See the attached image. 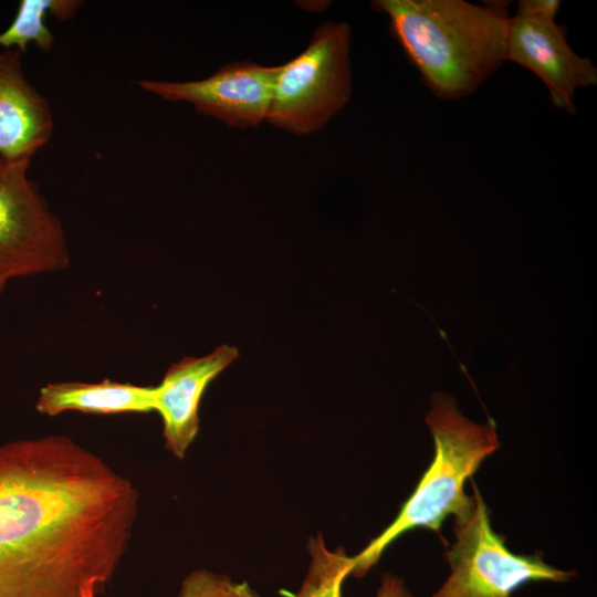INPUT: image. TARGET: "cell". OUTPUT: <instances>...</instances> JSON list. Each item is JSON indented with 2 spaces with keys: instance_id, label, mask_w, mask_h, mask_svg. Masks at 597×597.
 I'll list each match as a JSON object with an SVG mask.
<instances>
[{
  "instance_id": "obj_1",
  "label": "cell",
  "mask_w": 597,
  "mask_h": 597,
  "mask_svg": "<svg viewBox=\"0 0 597 597\" xmlns=\"http://www.w3.org/2000/svg\"><path fill=\"white\" fill-rule=\"evenodd\" d=\"M138 507L130 480L66 436L0 444V597H97Z\"/></svg>"
},
{
  "instance_id": "obj_2",
  "label": "cell",
  "mask_w": 597,
  "mask_h": 597,
  "mask_svg": "<svg viewBox=\"0 0 597 597\" xmlns=\"http://www.w3.org/2000/svg\"><path fill=\"white\" fill-rule=\"evenodd\" d=\"M371 7L425 84L442 100L476 91L505 61L507 4L464 0H377Z\"/></svg>"
},
{
  "instance_id": "obj_3",
  "label": "cell",
  "mask_w": 597,
  "mask_h": 597,
  "mask_svg": "<svg viewBox=\"0 0 597 597\" xmlns=\"http://www.w3.org/2000/svg\"><path fill=\"white\" fill-rule=\"evenodd\" d=\"M426 421L434 443L433 459L394 521L353 556L350 575L357 578L401 535L416 528L438 532L448 516L463 511L471 501L464 492L465 481L500 447L493 419L486 423L468 419L444 392L432 396Z\"/></svg>"
},
{
  "instance_id": "obj_4",
  "label": "cell",
  "mask_w": 597,
  "mask_h": 597,
  "mask_svg": "<svg viewBox=\"0 0 597 597\" xmlns=\"http://www.w3.org/2000/svg\"><path fill=\"white\" fill-rule=\"evenodd\" d=\"M349 48L346 22L318 25L307 46L279 65L266 122L295 135L323 128L352 95Z\"/></svg>"
},
{
  "instance_id": "obj_5",
  "label": "cell",
  "mask_w": 597,
  "mask_h": 597,
  "mask_svg": "<svg viewBox=\"0 0 597 597\" xmlns=\"http://www.w3.org/2000/svg\"><path fill=\"white\" fill-rule=\"evenodd\" d=\"M470 503L453 522L454 543L447 551L450 574L430 597H511L525 584L570 582L576 573L548 565L541 554L511 552L494 532L490 510L473 483Z\"/></svg>"
},
{
  "instance_id": "obj_6",
  "label": "cell",
  "mask_w": 597,
  "mask_h": 597,
  "mask_svg": "<svg viewBox=\"0 0 597 597\" xmlns=\"http://www.w3.org/2000/svg\"><path fill=\"white\" fill-rule=\"evenodd\" d=\"M31 161L0 155V279L9 282L65 270L66 232L29 176Z\"/></svg>"
},
{
  "instance_id": "obj_7",
  "label": "cell",
  "mask_w": 597,
  "mask_h": 597,
  "mask_svg": "<svg viewBox=\"0 0 597 597\" xmlns=\"http://www.w3.org/2000/svg\"><path fill=\"white\" fill-rule=\"evenodd\" d=\"M279 65L235 61L198 81H138L137 85L161 100L188 103L206 116L240 129L268 121Z\"/></svg>"
},
{
  "instance_id": "obj_8",
  "label": "cell",
  "mask_w": 597,
  "mask_h": 597,
  "mask_svg": "<svg viewBox=\"0 0 597 597\" xmlns=\"http://www.w3.org/2000/svg\"><path fill=\"white\" fill-rule=\"evenodd\" d=\"M504 60L516 63L542 80L553 104L575 113L578 88L597 84V69L578 55L556 20L515 13L509 18Z\"/></svg>"
},
{
  "instance_id": "obj_9",
  "label": "cell",
  "mask_w": 597,
  "mask_h": 597,
  "mask_svg": "<svg viewBox=\"0 0 597 597\" xmlns=\"http://www.w3.org/2000/svg\"><path fill=\"white\" fill-rule=\"evenodd\" d=\"M237 357L234 346L222 344L205 356L174 363L155 386L154 411L161 418L166 448L178 459H184L198 434L206 389Z\"/></svg>"
},
{
  "instance_id": "obj_10",
  "label": "cell",
  "mask_w": 597,
  "mask_h": 597,
  "mask_svg": "<svg viewBox=\"0 0 597 597\" xmlns=\"http://www.w3.org/2000/svg\"><path fill=\"white\" fill-rule=\"evenodd\" d=\"M54 129L48 100L28 80L23 53L0 51V155L11 160H32Z\"/></svg>"
},
{
  "instance_id": "obj_11",
  "label": "cell",
  "mask_w": 597,
  "mask_h": 597,
  "mask_svg": "<svg viewBox=\"0 0 597 597\" xmlns=\"http://www.w3.org/2000/svg\"><path fill=\"white\" fill-rule=\"evenodd\" d=\"M155 386L105 379L100 383L56 381L41 387L35 409L46 416L66 411L91 415L147 413L154 411Z\"/></svg>"
},
{
  "instance_id": "obj_12",
  "label": "cell",
  "mask_w": 597,
  "mask_h": 597,
  "mask_svg": "<svg viewBox=\"0 0 597 597\" xmlns=\"http://www.w3.org/2000/svg\"><path fill=\"white\" fill-rule=\"evenodd\" d=\"M82 3L78 0H21L13 20L0 32V48L23 54L30 45L51 51L54 35L46 20L50 17L61 21L72 19Z\"/></svg>"
},
{
  "instance_id": "obj_13",
  "label": "cell",
  "mask_w": 597,
  "mask_h": 597,
  "mask_svg": "<svg viewBox=\"0 0 597 597\" xmlns=\"http://www.w3.org/2000/svg\"><path fill=\"white\" fill-rule=\"evenodd\" d=\"M307 551L311 556L307 574L293 597H342L344 580L352 573L353 556L344 547L329 549L321 533L308 538Z\"/></svg>"
},
{
  "instance_id": "obj_14",
  "label": "cell",
  "mask_w": 597,
  "mask_h": 597,
  "mask_svg": "<svg viewBox=\"0 0 597 597\" xmlns=\"http://www.w3.org/2000/svg\"><path fill=\"white\" fill-rule=\"evenodd\" d=\"M177 597H260L245 582H234L226 574L197 569L181 583Z\"/></svg>"
},
{
  "instance_id": "obj_15",
  "label": "cell",
  "mask_w": 597,
  "mask_h": 597,
  "mask_svg": "<svg viewBox=\"0 0 597 597\" xmlns=\"http://www.w3.org/2000/svg\"><path fill=\"white\" fill-rule=\"evenodd\" d=\"M561 1L556 0H522L517 4V14L556 20Z\"/></svg>"
},
{
  "instance_id": "obj_16",
  "label": "cell",
  "mask_w": 597,
  "mask_h": 597,
  "mask_svg": "<svg viewBox=\"0 0 597 597\" xmlns=\"http://www.w3.org/2000/svg\"><path fill=\"white\" fill-rule=\"evenodd\" d=\"M376 597H413L402 578L385 574L380 580Z\"/></svg>"
},
{
  "instance_id": "obj_17",
  "label": "cell",
  "mask_w": 597,
  "mask_h": 597,
  "mask_svg": "<svg viewBox=\"0 0 597 597\" xmlns=\"http://www.w3.org/2000/svg\"><path fill=\"white\" fill-rule=\"evenodd\" d=\"M7 283H8L7 281L0 279V295L4 291V287H6Z\"/></svg>"
}]
</instances>
